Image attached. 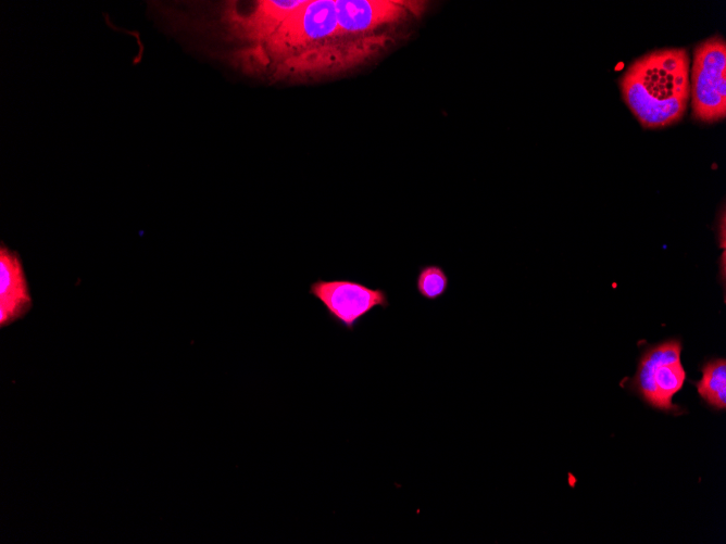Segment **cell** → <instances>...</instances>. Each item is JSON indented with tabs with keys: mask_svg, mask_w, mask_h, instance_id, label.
<instances>
[{
	"mask_svg": "<svg viewBox=\"0 0 726 544\" xmlns=\"http://www.w3.org/2000/svg\"><path fill=\"white\" fill-rule=\"evenodd\" d=\"M415 288L418 295L427 301L441 299L449 289V277L438 264L423 265L418 268Z\"/></svg>",
	"mask_w": 726,
	"mask_h": 544,
	"instance_id": "obj_9",
	"label": "cell"
},
{
	"mask_svg": "<svg viewBox=\"0 0 726 544\" xmlns=\"http://www.w3.org/2000/svg\"><path fill=\"white\" fill-rule=\"evenodd\" d=\"M702 378L692 382L700 397L712 408L724 410L726 407V360L712 358L701 367Z\"/></svg>",
	"mask_w": 726,
	"mask_h": 544,
	"instance_id": "obj_8",
	"label": "cell"
},
{
	"mask_svg": "<svg viewBox=\"0 0 726 544\" xmlns=\"http://www.w3.org/2000/svg\"><path fill=\"white\" fill-rule=\"evenodd\" d=\"M24 266L20 255L3 243L0 246V325L5 327L32 308Z\"/></svg>",
	"mask_w": 726,
	"mask_h": 544,
	"instance_id": "obj_6",
	"label": "cell"
},
{
	"mask_svg": "<svg viewBox=\"0 0 726 544\" xmlns=\"http://www.w3.org/2000/svg\"><path fill=\"white\" fill-rule=\"evenodd\" d=\"M309 293L320 301L333 322L349 331L376 307L389 306L384 289L351 279H317L310 284Z\"/></svg>",
	"mask_w": 726,
	"mask_h": 544,
	"instance_id": "obj_4",
	"label": "cell"
},
{
	"mask_svg": "<svg viewBox=\"0 0 726 544\" xmlns=\"http://www.w3.org/2000/svg\"><path fill=\"white\" fill-rule=\"evenodd\" d=\"M623 100L646 128L677 123L689 96V56L684 48H664L636 59L619 79Z\"/></svg>",
	"mask_w": 726,
	"mask_h": 544,
	"instance_id": "obj_1",
	"label": "cell"
},
{
	"mask_svg": "<svg viewBox=\"0 0 726 544\" xmlns=\"http://www.w3.org/2000/svg\"><path fill=\"white\" fill-rule=\"evenodd\" d=\"M690 91L697 119L714 123L725 117L726 42L723 37H710L696 47Z\"/></svg>",
	"mask_w": 726,
	"mask_h": 544,
	"instance_id": "obj_3",
	"label": "cell"
},
{
	"mask_svg": "<svg viewBox=\"0 0 726 544\" xmlns=\"http://www.w3.org/2000/svg\"><path fill=\"white\" fill-rule=\"evenodd\" d=\"M285 42L305 43L341 34L337 21L335 1H306L297 12L286 17L279 26Z\"/></svg>",
	"mask_w": 726,
	"mask_h": 544,
	"instance_id": "obj_5",
	"label": "cell"
},
{
	"mask_svg": "<svg viewBox=\"0 0 726 544\" xmlns=\"http://www.w3.org/2000/svg\"><path fill=\"white\" fill-rule=\"evenodd\" d=\"M401 1H335L337 21L342 33H360L398 20L404 12Z\"/></svg>",
	"mask_w": 726,
	"mask_h": 544,
	"instance_id": "obj_7",
	"label": "cell"
},
{
	"mask_svg": "<svg viewBox=\"0 0 726 544\" xmlns=\"http://www.w3.org/2000/svg\"><path fill=\"white\" fill-rule=\"evenodd\" d=\"M681 350V341L676 338L648 345L627 388L653 408L681 414L683 409L673 404V396L681 390L687 377Z\"/></svg>",
	"mask_w": 726,
	"mask_h": 544,
	"instance_id": "obj_2",
	"label": "cell"
}]
</instances>
